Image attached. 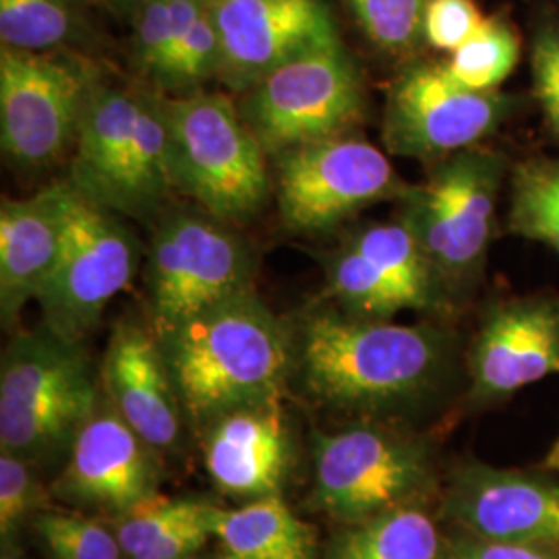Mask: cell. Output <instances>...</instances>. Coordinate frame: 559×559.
I'll use <instances>...</instances> for the list:
<instances>
[{"mask_svg": "<svg viewBox=\"0 0 559 559\" xmlns=\"http://www.w3.org/2000/svg\"><path fill=\"white\" fill-rule=\"evenodd\" d=\"M108 2H110L115 9H119V11H133V13H138L147 0H108Z\"/></svg>", "mask_w": 559, "mask_h": 559, "instance_id": "36", "label": "cell"}, {"mask_svg": "<svg viewBox=\"0 0 559 559\" xmlns=\"http://www.w3.org/2000/svg\"><path fill=\"white\" fill-rule=\"evenodd\" d=\"M519 59L520 40L512 25L487 20L477 36L452 52L445 69L454 80L471 90L496 92L512 75Z\"/></svg>", "mask_w": 559, "mask_h": 559, "instance_id": "27", "label": "cell"}, {"mask_svg": "<svg viewBox=\"0 0 559 559\" xmlns=\"http://www.w3.org/2000/svg\"><path fill=\"white\" fill-rule=\"evenodd\" d=\"M69 182L112 214L152 216L175 189L160 94L92 81Z\"/></svg>", "mask_w": 559, "mask_h": 559, "instance_id": "3", "label": "cell"}, {"mask_svg": "<svg viewBox=\"0 0 559 559\" xmlns=\"http://www.w3.org/2000/svg\"><path fill=\"white\" fill-rule=\"evenodd\" d=\"M365 36L394 55L411 52L425 40L431 0H348Z\"/></svg>", "mask_w": 559, "mask_h": 559, "instance_id": "29", "label": "cell"}, {"mask_svg": "<svg viewBox=\"0 0 559 559\" xmlns=\"http://www.w3.org/2000/svg\"><path fill=\"white\" fill-rule=\"evenodd\" d=\"M160 344L182 411L210 425L280 400L297 357L288 328L255 290L185 321Z\"/></svg>", "mask_w": 559, "mask_h": 559, "instance_id": "2", "label": "cell"}, {"mask_svg": "<svg viewBox=\"0 0 559 559\" xmlns=\"http://www.w3.org/2000/svg\"><path fill=\"white\" fill-rule=\"evenodd\" d=\"M240 117L267 156L348 133L362 117L359 73L342 41L282 64L242 92Z\"/></svg>", "mask_w": 559, "mask_h": 559, "instance_id": "7", "label": "cell"}, {"mask_svg": "<svg viewBox=\"0 0 559 559\" xmlns=\"http://www.w3.org/2000/svg\"><path fill=\"white\" fill-rule=\"evenodd\" d=\"M551 376H559V295L489 305L468 355L471 400L498 402Z\"/></svg>", "mask_w": 559, "mask_h": 559, "instance_id": "15", "label": "cell"}, {"mask_svg": "<svg viewBox=\"0 0 559 559\" xmlns=\"http://www.w3.org/2000/svg\"><path fill=\"white\" fill-rule=\"evenodd\" d=\"M445 334L429 325L316 311L300 325L295 355L305 388L348 413H383L427 394L448 362Z\"/></svg>", "mask_w": 559, "mask_h": 559, "instance_id": "1", "label": "cell"}, {"mask_svg": "<svg viewBox=\"0 0 559 559\" xmlns=\"http://www.w3.org/2000/svg\"><path fill=\"white\" fill-rule=\"evenodd\" d=\"M216 506L201 500H173L156 491L117 514L115 533L129 559H187L214 537Z\"/></svg>", "mask_w": 559, "mask_h": 559, "instance_id": "21", "label": "cell"}, {"mask_svg": "<svg viewBox=\"0 0 559 559\" xmlns=\"http://www.w3.org/2000/svg\"><path fill=\"white\" fill-rule=\"evenodd\" d=\"M533 92L540 110L559 140V27L547 25L539 29L533 44Z\"/></svg>", "mask_w": 559, "mask_h": 559, "instance_id": "33", "label": "cell"}, {"mask_svg": "<svg viewBox=\"0 0 559 559\" xmlns=\"http://www.w3.org/2000/svg\"><path fill=\"white\" fill-rule=\"evenodd\" d=\"M100 381L81 342L41 325L7 346L0 367V443L23 460L71 450L100 406Z\"/></svg>", "mask_w": 559, "mask_h": 559, "instance_id": "4", "label": "cell"}, {"mask_svg": "<svg viewBox=\"0 0 559 559\" xmlns=\"http://www.w3.org/2000/svg\"><path fill=\"white\" fill-rule=\"evenodd\" d=\"M32 526L52 559H120L122 554L115 528L100 520L46 508Z\"/></svg>", "mask_w": 559, "mask_h": 559, "instance_id": "28", "label": "cell"}, {"mask_svg": "<svg viewBox=\"0 0 559 559\" xmlns=\"http://www.w3.org/2000/svg\"><path fill=\"white\" fill-rule=\"evenodd\" d=\"M212 533L228 556L240 559H313V535L280 493L214 510Z\"/></svg>", "mask_w": 559, "mask_h": 559, "instance_id": "22", "label": "cell"}, {"mask_svg": "<svg viewBox=\"0 0 559 559\" xmlns=\"http://www.w3.org/2000/svg\"><path fill=\"white\" fill-rule=\"evenodd\" d=\"M316 501L342 524L415 506L431 485L419 443L378 427L320 433L313 445Z\"/></svg>", "mask_w": 559, "mask_h": 559, "instance_id": "12", "label": "cell"}, {"mask_svg": "<svg viewBox=\"0 0 559 559\" xmlns=\"http://www.w3.org/2000/svg\"><path fill=\"white\" fill-rule=\"evenodd\" d=\"M506 177V156L477 145L431 164L429 177L408 185L400 198V218L415 233L443 288L479 276Z\"/></svg>", "mask_w": 559, "mask_h": 559, "instance_id": "6", "label": "cell"}, {"mask_svg": "<svg viewBox=\"0 0 559 559\" xmlns=\"http://www.w3.org/2000/svg\"><path fill=\"white\" fill-rule=\"evenodd\" d=\"M221 67V36L212 15V7L207 4L200 17L185 36V40L175 52V57L166 62L156 83L162 90L191 94L198 92L201 83L218 75Z\"/></svg>", "mask_w": 559, "mask_h": 559, "instance_id": "30", "label": "cell"}, {"mask_svg": "<svg viewBox=\"0 0 559 559\" xmlns=\"http://www.w3.org/2000/svg\"><path fill=\"white\" fill-rule=\"evenodd\" d=\"M508 230L559 255V158H531L512 170Z\"/></svg>", "mask_w": 559, "mask_h": 559, "instance_id": "25", "label": "cell"}, {"mask_svg": "<svg viewBox=\"0 0 559 559\" xmlns=\"http://www.w3.org/2000/svg\"><path fill=\"white\" fill-rule=\"evenodd\" d=\"M212 15L221 36V78L247 92L290 60L340 40L325 0H221Z\"/></svg>", "mask_w": 559, "mask_h": 559, "instance_id": "14", "label": "cell"}, {"mask_svg": "<svg viewBox=\"0 0 559 559\" xmlns=\"http://www.w3.org/2000/svg\"><path fill=\"white\" fill-rule=\"evenodd\" d=\"M67 180L44 187L25 200L2 198L0 203V316L15 330L27 302L38 299L59 260Z\"/></svg>", "mask_w": 559, "mask_h": 559, "instance_id": "19", "label": "cell"}, {"mask_svg": "<svg viewBox=\"0 0 559 559\" xmlns=\"http://www.w3.org/2000/svg\"><path fill=\"white\" fill-rule=\"evenodd\" d=\"M328 559H452L433 519L404 506L376 519L346 524Z\"/></svg>", "mask_w": 559, "mask_h": 559, "instance_id": "24", "label": "cell"}, {"mask_svg": "<svg viewBox=\"0 0 559 559\" xmlns=\"http://www.w3.org/2000/svg\"><path fill=\"white\" fill-rule=\"evenodd\" d=\"M221 559H240V558H235V556H228V554H224V556H222Z\"/></svg>", "mask_w": 559, "mask_h": 559, "instance_id": "39", "label": "cell"}, {"mask_svg": "<svg viewBox=\"0 0 559 559\" xmlns=\"http://www.w3.org/2000/svg\"><path fill=\"white\" fill-rule=\"evenodd\" d=\"M4 559H17V558H4Z\"/></svg>", "mask_w": 559, "mask_h": 559, "instance_id": "41", "label": "cell"}, {"mask_svg": "<svg viewBox=\"0 0 559 559\" xmlns=\"http://www.w3.org/2000/svg\"><path fill=\"white\" fill-rule=\"evenodd\" d=\"M175 189L216 221L255 216L274 191L267 154L226 94H160Z\"/></svg>", "mask_w": 559, "mask_h": 559, "instance_id": "5", "label": "cell"}, {"mask_svg": "<svg viewBox=\"0 0 559 559\" xmlns=\"http://www.w3.org/2000/svg\"><path fill=\"white\" fill-rule=\"evenodd\" d=\"M216 218L177 214L150 249V313L158 340L224 300L253 290V260Z\"/></svg>", "mask_w": 559, "mask_h": 559, "instance_id": "9", "label": "cell"}, {"mask_svg": "<svg viewBox=\"0 0 559 559\" xmlns=\"http://www.w3.org/2000/svg\"><path fill=\"white\" fill-rule=\"evenodd\" d=\"M276 158L280 216L293 233H325L408 185L388 156L362 138L336 135L286 150Z\"/></svg>", "mask_w": 559, "mask_h": 559, "instance_id": "11", "label": "cell"}, {"mask_svg": "<svg viewBox=\"0 0 559 559\" xmlns=\"http://www.w3.org/2000/svg\"><path fill=\"white\" fill-rule=\"evenodd\" d=\"M187 559H198V558H195V556H191V558H187Z\"/></svg>", "mask_w": 559, "mask_h": 559, "instance_id": "40", "label": "cell"}, {"mask_svg": "<svg viewBox=\"0 0 559 559\" xmlns=\"http://www.w3.org/2000/svg\"><path fill=\"white\" fill-rule=\"evenodd\" d=\"M203 4H216V2H221V0H200Z\"/></svg>", "mask_w": 559, "mask_h": 559, "instance_id": "38", "label": "cell"}, {"mask_svg": "<svg viewBox=\"0 0 559 559\" xmlns=\"http://www.w3.org/2000/svg\"><path fill=\"white\" fill-rule=\"evenodd\" d=\"M448 512L477 539L559 551V485L473 464L454 477Z\"/></svg>", "mask_w": 559, "mask_h": 559, "instance_id": "16", "label": "cell"}, {"mask_svg": "<svg viewBox=\"0 0 559 559\" xmlns=\"http://www.w3.org/2000/svg\"><path fill=\"white\" fill-rule=\"evenodd\" d=\"M102 381L108 402L147 445L166 450L177 443L182 404L156 332L131 321L117 323Z\"/></svg>", "mask_w": 559, "mask_h": 559, "instance_id": "18", "label": "cell"}, {"mask_svg": "<svg viewBox=\"0 0 559 559\" xmlns=\"http://www.w3.org/2000/svg\"><path fill=\"white\" fill-rule=\"evenodd\" d=\"M558 551L528 547V545H510V543H493V540L460 539L450 547L452 559H556Z\"/></svg>", "mask_w": 559, "mask_h": 559, "instance_id": "35", "label": "cell"}, {"mask_svg": "<svg viewBox=\"0 0 559 559\" xmlns=\"http://www.w3.org/2000/svg\"><path fill=\"white\" fill-rule=\"evenodd\" d=\"M87 69L46 52L0 48V145L21 168L59 162L78 140Z\"/></svg>", "mask_w": 559, "mask_h": 559, "instance_id": "13", "label": "cell"}, {"mask_svg": "<svg viewBox=\"0 0 559 559\" xmlns=\"http://www.w3.org/2000/svg\"><path fill=\"white\" fill-rule=\"evenodd\" d=\"M479 7L473 0H431L425 17V40L438 50H459L485 27Z\"/></svg>", "mask_w": 559, "mask_h": 559, "instance_id": "32", "label": "cell"}, {"mask_svg": "<svg viewBox=\"0 0 559 559\" xmlns=\"http://www.w3.org/2000/svg\"><path fill=\"white\" fill-rule=\"evenodd\" d=\"M545 466L549 468V471H554V473H559V438L554 443V448L549 450V454H547V459H545Z\"/></svg>", "mask_w": 559, "mask_h": 559, "instance_id": "37", "label": "cell"}, {"mask_svg": "<svg viewBox=\"0 0 559 559\" xmlns=\"http://www.w3.org/2000/svg\"><path fill=\"white\" fill-rule=\"evenodd\" d=\"M135 15V59L156 78L170 46V0H147Z\"/></svg>", "mask_w": 559, "mask_h": 559, "instance_id": "34", "label": "cell"}, {"mask_svg": "<svg viewBox=\"0 0 559 559\" xmlns=\"http://www.w3.org/2000/svg\"><path fill=\"white\" fill-rule=\"evenodd\" d=\"M150 448L106 399L81 427L52 496L122 514L154 493Z\"/></svg>", "mask_w": 559, "mask_h": 559, "instance_id": "17", "label": "cell"}, {"mask_svg": "<svg viewBox=\"0 0 559 559\" xmlns=\"http://www.w3.org/2000/svg\"><path fill=\"white\" fill-rule=\"evenodd\" d=\"M520 108V98L479 92L443 64H415L385 92L381 138L390 154L436 162L480 145Z\"/></svg>", "mask_w": 559, "mask_h": 559, "instance_id": "10", "label": "cell"}, {"mask_svg": "<svg viewBox=\"0 0 559 559\" xmlns=\"http://www.w3.org/2000/svg\"><path fill=\"white\" fill-rule=\"evenodd\" d=\"M369 261L381 278L390 282L408 309L429 311L441 305L443 286L436 276L419 240L402 221L373 222L346 240Z\"/></svg>", "mask_w": 559, "mask_h": 559, "instance_id": "23", "label": "cell"}, {"mask_svg": "<svg viewBox=\"0 0 559 559\" xmlns=\"http://www.w3.org/2000/svg\"><path fill=\"white\" fill-rule=\"evenodd\" d=\"M78 32L73 0H0L2 46L48 52Z\"/></svg>", "mask_w": 559, "mask_h": 559, "instance_id": "26", "label": "cell"}, {"mask_svg": "<svg viewBox=\"0 0 559 559\" xmlns=\"http://www.w3.org/2000/svg\"><path fill=\"white\" fill-rule=\"evenodd\" d=\"M290 460L280 400L240 408L212 423L205 468L224 496L258 500L280 493Z\"/></svg>", "mask_w": 559, "mask_h": 559, "instance_id": "20", "label": "cell"}, {"mask_svg": "<svg viewBox=\"0 0 559 559\" xmlns=\"http://www.w3.org/2000/svg\"><path fill=\"white\" fill-rule=\"evenodd\" d=\"M67 218L59 260L36 302L44 328L69 342L100 323L106 305L135 276L138 251L117 214L83 198L67 180Z\"/></svg>", "mask_w": 559, "mask_h": 559, "instance_id": "8", "label": "cell"}, {"mask_svg": "<svg viewBox=\"0 0 559 559\" xmlns=\"http://www.w3.org/2000/svg\"><path fill=\"white\" fill-rule=\"evenodd\" d=\"M44 506L40 483L34 477L27 460L11 452L0 456V537L13 539L21 522L27 516H36Z\"/></svg>", "mask_w": 559, "mask_h": 559, "instance_id": "31", "label": "cell"}]
</instances>
